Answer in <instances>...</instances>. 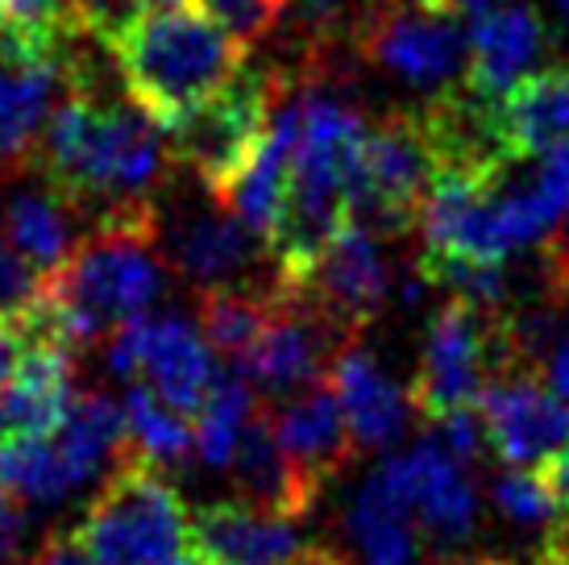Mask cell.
Returning <instances> with one entry per match:
<instances>
[{"mask_svg": "<svg viewBox=\"0 0 569 565\" xmlns=\"http://www.w3.org/2000/svg\"><path fill=\"white\" fill-rule=\"evenodd\" d=\"M287 4L291 0H200V9L208 17H217L229 33H238L246 47L253 38L274 30V21L287 13Z\"/></svg>", "mask_w": 569, "mask_h": 565, "instance_id": "836d02e7", "label": "cell"}, {"mask_svg": "<svg viewBox=\"0 0 569 565\" xmlns=\"http://www.w3.org/2000/svg\"><path fill=\"white\" fill-rule=\"evenodd\" d=\"M503 133L516 158L569 146V63H549L499 100Z\"/></svg>", "mask_w": 569, "mask_h": 565, "instance_id": "d4e9b609", "label": "cell"}, {"mask_svg": "<svg viewBox=\"0 0 569 565\" xmlns=\"http://www.w3.org/2000/svg\"><path fill=\"white\" fill-rule=\"evenodd\" d=\"M76 536L92 565H179L191 549V516L159 466L126 454L88 503Z\"/></svg>", "mask_w": 569, "mask_h": 565, "instance_id": "5b68a950", "label": "cell"}, {"mask_svg": "<svg viewBox=\"0 0 569 565\" xmlns=\"http://www.w3.org/2000/svg\"><path fill=\"white\" fill-rule=\"evenodd\" d=\"M80 220V208L50 184L47 188H21L0 212L4 241L42 275H54L76 254V246L83 241Z\"/></svg>", "mask_w": 569, "mask_h": 565, "instance_id": "cb8c5ba5", "label": "cell"}, {"mask_svg": "<svg viewBox=\"0 0 569 565\" xmlns=\"http://www.w3.org/2000/svg\"><path fill=\"white\" fill-rule=\"evenodd\" d=\"M478 412L487 420L490 454L503 466L540 470L569 445V399H561L532 370H511L495 378L478 399Z\"/></svg>", "mask_w": 569, "mask_h": 565, "instance_id": "9a60e30c", "label": "cell"}, {"mask_svg": "<svg viewBox=\"0 0 569 565\" xmlns=\"http://www.w3.org/2000/svg\"><path fill=\"white\" fill-rule=\"evenodd\" d=\"M283 287H217L200 291V329L208 346L224 358L241 361L253 349L258 333L267 329L270 313Z\"/></svg>", "mask_w": 569, "mask_h": 565, "instance_id": "f1b7e54d", "label": "cell"}, {"mask_svg": "<svg viewBox=\"0 0 569 565\" xmlns=\"http://www.w3.org/2000/svg\"><path fill=\"white\" fill-rule=\"evenodd\" d=\"M63 88H71L63 50L0 59V171L33 162V150L59 109L54 100Z\"/></svg>", "mask_w": 569, "mask_h": 565, "instance_id": "ffe728a7", "label": "cell"}, {"mask_svg": "<svg viewBox=\"0 0 569 565\" xmlns=\"http://www.w3.org/2000/svg\"><path fill=\"white\" fill-rule=\"evenodd\" d=\"M42 282H47L42 270L30 267V262H26L9 241H0V320L21 325V320L38 308V299H42Z\"/></svg>", "mask_w": 569, "mask_h": 565, "instance_id": "1f68e13d", "label": "cell"}, {"mask_svg": "<svg viewBox=\"0 0 569 565\" xmlns=\"http://www.w3.org/2000/svg\"><path fill=\"white\" fill-rule=\"evenodd\" d=\"M159 225H100L63 267L47 275L42 299L17 329L30 341L88 349L121 325L142 320L167 287L159 258Z\"/></svg>", "mask_w": 569, "mask_h": 565, "instance_id": "3957f363", "label": "cell"}, {"mask_svg": "<svg viewBox=\"0 0 569 565\" xmlns=\"http://www.w3.org/2000/svg\"><path fill=\"white\" fill-rule=\"evenodd\" d=\"M38 175L80 217L100 225H159V191L171 175L167 129L129 96L67 88V100L33 150Z\"/></svg>", "mask_w": 569, "mask_h": 565, "instance_id": "6da1fadb", "label": "cell"}, {"mask_svg": "<svg viewBox=\"0 0 569 565\" xmlns=\"http://www.w3.org/2000/svg\"><path fill=\"white\" fill-rule=\"evenodd\" d=\"M258 412H262L258 408V391L241 370L221 375L212 383L204 408L196 412V457L208 470H229L233 466L241 437H246V428Z\"/></svg>", "mask_w": 569, "mask_h": 565, "instance_id": "83f0119b", "label": "cell"}, {"mask_svg": "<svg viewBox=\"0 0 569 565\" xmlns=\"http://www.w3.org/2000/svg\"><path fill=\"white\" fill-rule=\"evenodd\" d=\"M76 354L50 341H30L13 378L0 387V445L47 437L76 399Z\"/></svg>", "mask_w": 569, "mask_h": 565, "instance_id": "44dd1931", "label": "cell"}, {"mask_svg": "<svg viewBox=\"0 0 569 565\" xmlns=\"http://www.w3.org/2000/svg\"><path fill=\"white\" fill-rule=\"evenodd\" d=\"M540 474H545V483H549V490L557 495V503H561V512L569 516V445L561 449V454H553L545 466H540Z\"/></svg>", "mask_w": 569, "mask_h": 565, "instance_id": "ab89813d", "label": "cell"}, {"mask_svg": "<svg viewBox=\"0 0 569 565\" xmlns=\"http://www.w3.org/2000/svg\"><path fill=\"white\" fill-rule=\"evenodd\" d=\"M416 4H425V9H437V13H461V9H458L461 0H416Z\"/></svg>", "mask_w": 569, "mask_h": 565, "instance_id": "ee69618b", "label": "cell"}, {"mask_svg": "<svg viewBox=\"0 0 569 565\" xmlns=\"http://www.w3.org/2000/svg\"><path fill=\"white\" fill-rule=\"evenodd\" d=\"M21 354H26V337H21V329L9 325V320H0V387L13 378Z\"/></svg>", "mask_w": 569, "mask_h": 565, "instance_id": "f35d334b", "label": "cell"}, {"mask_svg": "<svg viewBox=\"0 0 569 565\" xmlns=\"http://www.w3.org/2000/svg\"><path fill=\"white\" fill-rule=\"evenodd\" d=\"M71 33H96L109 38L121 21H129V0H67Z\"/></svg>", "mask_w": 569, "mask_h": 565, "instance_id": "e575fe53", "label": "cell"}, {"mask_svg": "<svg viewBox=\"0 0 569 565\" xmlns=\"http://www.w3.org/2000/svg\"><path fill=\"white\" fill-rule=\"evenodd\" d=\"M50 440L67 462L71 478L88 487L126 457V408L109 395H76L67 416L50 428Z\"/></svg>", "mask_w": 569, "mask_h": 565, "instance_id": "484cf974", "label": "cell"}, {"mask_svg": "<svg viewBox=\"0 0 569 565\" xmlns=\"http://www.w3.org/2000/svg\"><path fill=\"white\" fill-rule=\"evenodd\" d=\"M229 474H233V483H238L241 499L258 503V507H267V512H279V516L303 519L312 512V503L320 499L317 490L308 487V478L296 470V462L287 457L283 440H279V428H274V412H267V408L250 420Z\"/></svg>", "mask_w": 569, "mask_h": 565, "instance_id": "7402d4cb", "label": "cell"}, {"mask_svg": "<svg viewBox=\"0 0 569 565\" xmlns=\"http://www.w3.org/2000/svg\"><path fill=\"white\" fill-rule=\"evenodd\" d=\"M437 155L425 138L416 112H387L370 126L358 167V184L349 196V220L382 241L420 229V208L437 179Z\"/></svg>", "mask_w": 569, "mask_h": 565, "instance_id": "9c48e42d", "label": "cell"}, {"mask_svg": "<svg viewBox=\"0 0 569 565\" xmlns=\"http://www.w3.org/2000/svg\"><path fill=\"white\" fill-rule=\"evenodd\" d=\"M353 42L366 63L425 92V100L461 83L470 67V30H461L458 13L416 0H370L353 21Z\"/></svg>", "mask_w": 569, "mask_h": 565, "instance_id": "ba28073f", "label": "cell"}, {"mask_svg": "<svg viewBox=\"0 0 569 565\" xmlns=\"http://www.w3.org/2000/svg\"><path fill=\"white\" fill-rule=\"evenodd\" d=\"M174 9H200V0H129V17L174 13Z\"/></svg>", "mask_w": 569, "mask_h": 565, "instance_id": "60d3db41", "label": "cell"}, {"mask_svg": "<svg viewBox=\"0 0 569 565\" xmlns=\"http://www.w3.org/2000/svg\"><path fill=\"white\" fill-rule=\"evenodd\" d=\"M287 291L303 296L325 320L358 341V333L370 329L391 299V267L382 254V237L362 225H346L320 250L308 275Z\"/></svg>", "mask_w": 569, "mask_h": 565, "instance_id": "4fadbf2b", "label": "cell"}, {"mask_svg": "<svg viewBox=\"0 0 569 565\" xmlns=\"http://www.w3.org/2000/svg\"><path fill=\"white\" fill-rule=\"evenodd\" d=\"M553 4H557V9H561V13L569 17V0H553Z\"/></svg>", "mask_w": 569, "mask_h": 565, "instance_id": "7dc6e473", "label": "cell"}, {"mask_svg": "<svg viewBox=\"0 0 569 565\" xmlns=\"http://www.w3.org/2000/svg\"><path fill=\"white\" fill-rule=\"evenodd\" d=\"M437 565H516V562H503V557H441Z\"/></svg>", "mask_w": 569, "mask_h": 565, "instance_id": "7bdbcfd3", "label": "cell"}, {"mask_svg": "<svg viewBox=\"0 0 569 565\" xmlns=\"http://www.w3.org/2000/svg\"><path fill=\"white\" fill-rule=\"evenodd\" d=\"M532 565H569V557H561V553H553V549H537Z\"/></svg>", "mask_w": 569, "mask_h": 565, "instance_id": "bcb514c9", "label": "cell"}, {"mask_svg": "<svg viewBox=\"0 0 569 565\" xmlns=\"http://www.w3.org/2000/svg\"><path fill=\"white\" fill-rule=\"evenodd\" d=\"M104 366L112 378L154 391L171 408L188 412L191 420L221 378L217 349L188 316H142L133 325H121L104 341Z\"/></svg>", "mask_w": 569, "mask_h": 565, "instance_id": "30bf717a", "label": "cell"}, {"mask_svg": "<svg viewBox=\"0 0 569 565\" xmlns=\"http://www.w3.org/2000/svg\"><path fill=\"white\" fill-rule=\"evenodd\" d=\"M126 454L142 457L159 470L183 466L196 449V420L188 412L171 408L167 399L129 383L126 391Z\"/></svg>", "mask_w": 569, "mask_h": 565, "instance_id": "4316f807", "label": "cell"}, {"mask_svg": "<svg viewBox=\"0 0 569 565\" xmlns=\"http://www.w3.org/2000/svg\"><path fill=\"white\" fill-rule=\"evenodd\" d=\"M487 495H490V507H495L511 528L540 533V541L566 519L557 495L549 490V483H545V474L528 470V466H507V470H499L490 478Z\"/></svg>", "mask_w": 569, "mask_h": 565, "instance_id": "f546056e", "label": "cell"}, {"mask_svg": "<svg viewBox=\"0 0 569 565\" xmlns=\"http://www.w3.org/2000/svg\"><path fill=\"white\" fill-rule=\"evenodd\" d=\"M300 67L303 126L291 158L283 212L270 234V258L283 287H296L320 258V250L346 229L349 196L358 184L366 133H370V121L337 88L329 50L303 59Z\"/></svg>", "mask_w": 569, "mask_h": 565, "instance_id": "7a4b0ae2", "label": "cell"}, {"mask_svg": "<svg viewBox=\"0 0 569 565\" xmlns=\"http://www.w3.org/2000/svg\"><path fill=\"white\" fill-rule=\"evenodd\" d=\"M109 54L126 96L162 129L233 83L246 67V42L204 9L129 17L109 33Z\"/></svg>", "mask_w": 569, "mask_h": 565, "instance_id": "277c9868", "label": "cell"}, {"mask_svg": "<svg viewBox=\"0 0 569 565\" xmlns=\"http://www.w3.org/2000/svg\"><path fill=\"white\" fill-rule=\"evenodd\" d=\"M274 428H279L287 457L296 462V470L308 478V487L317 495H325L332 478L346 474L362 454L353 433H349V420L329 378L312 383L308 391L291 395L283 408L274 412Z\"/></svg>", "mask_w": 569, "mask_h": 565, "instance_id": "ac0fdd59", "label": "cell"}, {"mask_svg": "<svg viewBox=\"0 0 569 565\" xmlns=\"http://www.w3.org/2000/svg\"><path fill=\"white\" fill-rule=\"evenodd\" d=\"M353 337L337 329L332 320L308 304L296 291H279V304L270 313L267 329L258 333V341L238 370L250 378V387L270 404H287L291 395L308 391L312 383L329 378L332 358L349 346Z\"/></svg>", "mask_w": 569, "mask_h": 565, "instance_id": "7c38bea8", "label": "cell"}, {"mask_svg": "<svg viewBox=\"0 0 569 565\" xmlns=\"http://www.w3.org/2000/svg\"><path fill=\"white\" fill-rule=\"evenodd\" d=\"M549 54V21L528 0H499L470 17V67L466 88L503 100L520 79L540 71Z\"/></svg>", "mask_w": 569, "mask_h": 565, "instance_id": "2e32d148", "label": "cell"}, {"mask_svg": "<svg viewBox=\"0 0 569 565\" xmlns=\"http://www.w3.org/2000/svg\"><path fill=\"white\" fill-rule=\"evenodd\" d=\"M346 536L362 565H425L428 541L375 470L346 507Z\"/></svg>", "mask_w": 569, "mask_h": 565, "instance_id": "603a6c76", "label": "cell"}, {"mask_svg": "<svg viewBox=\"0 0 569 565\" xmlns=\"http://www.w3.org/2000/svg\"><path fill=\"white\" fill-rule=\"evenodd\" d=\"M540 258H545V267L553 270V279L569 287V212L561 217V225L553 229V237L540 246Z\"/></svg>", "mask_w": 569, "mask_h": 565, "instance_id": "74e56055", "label": "cell"}, {"mask_svg": "<svg viewBox=\"0 0 569 565\" xmlns=\"http://www.w3.org/2000/svg\"><path fill=\"white\" fill-rule=\"evenodd\" d=\"M375 474L420 524L428 549L449 557L478 533L482 495L470 478V466L453 462L432 437L416 440L403 454H391L375 466Z\"/></svg>", "mask_w": 569, "mask_h": 565, "instance_id": "8fae6325", "label": "cell"}, {"mask_svg": "<svg viewBox=\"0 0 569 565\" xmlns=\"http://www.w3.org/2000/svg\"><path fill=\"white\" fill-rule=\"evenodd\" d=\"M179 565H221L217 557H208V553H200V549H188L183 557H179Z\"/></svg>", "mask_w": 569, "mask_h": 565, "instance_id": "f6af8a7d", "label": "cell"}, {"mask_svg": "<svg viewBox=\"0 0 569 565\" xmlns=\"http://www.w3.org/2000/svg\"><path fill=\"white\" fill-rule=\"evenodd\" d=\"M283 79V67H241L233 83H224L217 96L167 126L174 162L188 167L212 196H221L258 150Z\"/></svg>", "mask_w": 569, "mask_h": 565, "instance_id": "52a82bcc", "label": "cell"}, {"mask_svg": "<svg viewBox=\"0 0 569 565\" xmlns=\"http://www.w3.org/2000/svg\"><path fill=\"white\" fill-rule=\"evenodd\" d=\"M191 549L221 565H291L308 549L296 516H279L258 503L212 499L191 516Z\"/></svg>", "mask_w": 569, "mask_h": 565, "instance_id": "e0dca14e", "label": "cell"}, {"mask_svg": "<svg viewBox=\"0 0 569 565\" xmlns=\"http://www.w3.org/2000/svg\"><path fill=\"white\" fill-rule=\"evenodd\" d=\"M159 246L179 275L196 282L200 291L217 287H262L258 262L270 254L267 237H258L229 205L212 196V205L200 212H183L174 225L159 220ZM274 262V258H270ZM279 287V282H270Z\"/></svg>", "mask_w": 569, "mask_h": 565, "instance_id": "5bb4252c", "label": "cell"}, {"mask_svg": "<svg viewBox=\"0 0 569 565\" xmlns=\"http://www.w3.org/2000/svg\"><path fill=\"white\" fill-rule=\"evenodd\" d=\"M26 533H30V512H26V499L0 483V565L21 562Z\"/></svg>", "mask_w": 569, "mask_h": 565, "instance_id": "d590c367", "label": "cell"}, {"mask_svg": "<svg viewBox=\"0 0 569 565\" xmlns=\"http://www.w3.org/2000/svg\"><path fill=\"white\" fill-rule=\"evenodd\" d=\"M428 433H432V440H437L453 462H461V466H478V462L490 454L487 420H482L478 404L475 408H458V412H449V416L428 420Z\"/></svg>", "mask_w": 569, "mask_h": 565, "instance_id": "d6a6232c", "label": "cell"}, {"mask_svg": "<svg viewBox=\"0 0 569 565\" xmlns=\"http://www.w3.org/2000/svg\"><path fill=\"white\" fill-rule=\"evenodd\" d=\"M370 0H291L287 9L296 13V26L303 30L308 38V50H303V59L308 54H325L332 47V38L346 30H353V21L362 17V9Z\"/></svg>", "mask_w": 569, "mask_h": 565, "instance_id": "4dcf8cb0", "label": "cell"}, {"mask_svg": "<svg viewBox=\"0 0 569 565\" xmlns=\"http://www.w3.org/2000/svg\"><path fill=\"white\" fill-rule=\"evenodd\" d=\"M520 370L503 316L482 313L466 299L445 296L428 316L420 370L408 383L411 408L420 420H437L458 408H475L495 378Z\"/></svg>", "mask_w": 569, "mask_h": 565, "instance_id": "8992f818", "label": "cell"}, {"mask_svg": "<svg viewBox=\"0 0 569 565\" xmlns=\"http://www.w3.org/2000/svg\"><path fill=\"white\" fill-rule=\"evenodd\" d=\"M26 565H92V557H88V549L80 545L76 528H71V533L47 536V541H42V549L33 553Z\"/></svg>", "mask_w": 569, "mask_h": 565, "instance_id": "8d00e7d4", "label": "cell"}, {"mask_svg": "<svg viewBox=\"0 0 569 565\" xmlns=\"http://www.w3.org/2000/svg\"><path fill=\"white\" fill-rule=\"evenodd\" d=\"M291 565H349V557L341 549H329V545H308Z\"/></svg>", "mask_w": 569, "mask_h": 565, "instance_id": "b9f144b4", "label": "cell"}, {"mask_svg": "<svg viewBox=\"0 0 569 565\" xmlns=\"http://www.w3.org/2000/svg\"><path fill=\"white\" fill-rule=\"evenodd\" d=\"M329 383H332V391H337V399H341L349 433H353L362 454L391 449V445L408 433V420L416 416L411 391L399 387L396 378L382 370V361L366 346L349 341V346L332 358Z\"/></svg>", "mask_w": 569, "mask_h": 565, "instance_id": "d6986e66", "label": "cell"}]
</instances>
